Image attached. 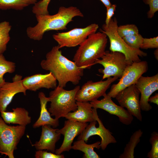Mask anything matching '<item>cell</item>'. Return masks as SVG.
Masks as SVG:
<instances>
[{
  "mask_svg": "<svg viewBox=\"0 0 158 158\" xmlns=\"http://www.w3.org/2000/svg\"><path fill=\"white\" fill-rule=\"evenodd\" d=\"M154 54L155 58L158 59V48H157L154 52Z\"/></svg>",
  "mask_w": 158,
  "mask_h": 158,
  "instance_id": "obj_37",
  "label": "cell"
},
{
  "mask_svg": "<svg viewBox=\"0 0 158 158\" xmlns=\"http://www.w3.org/2000/svg\"><path fill=\"white\" fill-rule=\"evenodd\" d=\"M149 141L151 145V150L147 154L149 158H158V133L153 131L151 134Z\"/></svg>",
  "mask_w": 158,
  "mask_h": 158,
  "instance_id": "obj_30",
  "label": "cell"
},
{
  "mask_svg": "<svg viewBox=\"0 0 158 158\" xmlns=\"http://www.w3.org/2000/svg\"><path fill=\"white\" fill-rule=\"evenodd\" d=\"M107 41V35L100 31L90 35L79 45L73 61L79 67L90 69L104 54Z\"/></svg>",
  "mask_w": 158,
  "mask_h": 158,
  "instance_id": "obj_3",
  "label": "cell"
},
{
  "mask_svg": "<svg viewBox=\"0 0 158 158\" xmlns=\"http://www.w3.org/2000/svg\"><path fill=\"white\" fill-rule=\"evenodd\" d=\"M117 32L122 38L132 35L139 34V30L137 26L134 24H126L118 27Z\"/></svg>",
  "mask_w": 158,
  "mask_h": 158,
  "instance_id": "obj_27",
  "label": "cell"
},
{
  "mask_svg": "<svg viewBox=\"0 0 158 158\" xmlns=\"http://www.w3.org/2000/svg\"><path fill=\"white\" fill-rule=\"evenodd\" d=\"M22 82L27 90L34 92L42 88L54 89L57 86V80L51 72L27 76L22 79Z\"/></svg>",
  "mask_w": 158,
  "mask_h": 158,
  "instance_id": "obj_17",
  "label": "cell"
},
{
  "mask_svg": "<svg viewBox=\"0 0 158 158\" xmlns=\"http://www.w3.org/2000/svg\"><path fill=\"white\" fill-rule=\"evenodd\" d=\"M16 68L14 62L6 60L3 54H0V88L6 82L4 78V74L14 73Z\"/></svg>",
  "mask_w": 158,
  "mask_h": 158,
  "instance_id": "obj_26",
  "label": "cell"
},
{
  "mask_svg": "<svg viewBox=\"0 0 158 158\" xmlns=\"http://www.w3.org/2000/svg\"><path fill=\"white\" fill-rule=\"evenodd\" d=\"M118 78L117 77H110L104 81H87L78 91L75 97L76 101L90 102L98 99L106 94V91L111 84Z\"/></svg>",
  "mask_w": 158,
  "mask_h": 158,
  "instance_id": "obj_10",
  "label": "cell"
},
{
  "mask_svg": "<svg viewBox=\"0 0 158 158\" xmlns=\"http://www.w3.org/2000/svg\"><path fill=\"white\" fill-rule=\"evenodd\" d=\"M104 5L106 8L110 7L112 4L109 0H100Z\"/></svg>",
  "mask_w": 158,
  "mask_h": 158,
  "instance_id": "obj_36",
  "label": "cell"
},
{
  "mask_svg": "<svg viewBox=\"0 0 158 158\" xmlns=\"http://www.w3.org/2000/svg\"><path fill=\"white\" fill-rule=\"evenodd\" d=\"M80 88L78 85L73 89L67 90L58 85L50 92L48 98L50 104L48 110L51 116L59 119L75 111L77 108L76 95Z\"/></svg>",
  "mask_w": 158,
  "mask_h": 158,
  "instance_id": "obj_4",
  "label": "cell"
},
{
  "mask_svg": "<svg viewBox=\"0 0 158 158\" xmlns=\"http://www.w3.org/2000/svg\"><path fill=\"white\" fill-rule=\"evenodd\" d=\"M126 44L130 47L135 49H140L143 37L139 33L125 37L122 38Z\"/></svg>",
  "mask_w": 158,
  "mask_h": 158,
  "instance_id": "obj_28",
  "label": "cell"
},
{
  "mask_svg": "<svg viewBox=\"0 0 158 158\" xmlns=\"http://www.w3.org/2000/svg\"><path fill=\"white\" fill-rule=\"evenodd\" d=\"M149 102L158 105V93H155V95L151 97H150L148 99Z\"/></svg>",
  "mask_w": 158,
  "mask_h": 158,
  "instance_id": "obj_35",
  "label": "cell"
},
{
  "mask_svg": "<svg viewBox=\"0 0 158 158\" xmlns=\"http://www.w3.org/2000/svg\"><path fill=\"white\" fill-rule=\"evenodd\" d=\"M99 25L93 23L83 28H76L65 32L53 35L60 49L64 47H73L79 45L91 34L96 32Z\"/></svg>",
  "mask_w": 158,
  "mask_h": 158,
  "instance_id": "obj_9",
  "label": "cell"
},
{
  "mask_svg": "<svg viewBox=\"0 0 158 158\" xmlns=\"http://www.w3.org/2000/svg\"><path fill=\"white\" fill-rule=\"evenodd\" d=\"M26 127L8 125L0 117V154L14 158V152L25 134Z\"/></svg>",
  "mask_w": 158,
  "mask_h": 158,
  "instance_id": "obj_6",
  "label": "cell"
},
{
  "mask_svg": "<svg viewBox=\"0 0 158 158\" xmlns=\"http://www.w3.org/2000/svg\"><path fill=\"white\" fill-rule=\"evenodd\" d=\"M96 121L90 122L82 132L78 136L77 140L82 139L87 142L89 138L94 135H98L101 138V148L104 150L111 143H115L116 140L112 133L107 129L99 117L97 109L95 111Z\"/></svg>",
  "mask_w": 158,
  "mask_h": 158,
  "instance_id": "obj_12",
  "label": "cell"
},
{
  "mask_svg": "<svg viewBox=\"0 0 158 158\" xmlns=\"http://www.w3.org/2000/svg\"><path fill=\"white\" fill-rule=\"evenodd\" d=\"M40 104V111L39 117L33 124V127L36 128L45 125H49L54 128L59 126V120L51 117L50 114L47 108V104L49 102L48 97L44 93L40 92L38 95Z\"/></svg>",
  "mask_w": 158,
  "mask_h": 158,
  "instance_id": "obj_20",
  "label": "cell"
},
{
  "mask_svg": "<svg viewBox=\"0 0 158 158\" xmlns=\"http://www.w3.org/2000/svg\"><path fill=\"white\" fill-rule=\"evenodd\" d=\"M140 92L135 84L122 90L115 98L122 107L125 108L130 113L140 121L142 116L140 106Z\"/></svg>",
  "mask_w": 158,
  "mask_h": 158,
  "instance_id": "obj_11",
  "label": "cell"
},
{
  "mask_svg": "<svg viewBox=\"0 0 158 158\" xmlns=\"http://www.w3.org/2000/svg\"><path fill=\"white\" fill-rule=\"evenodd\" d=\"M101 58L97 60L94 65L99 64L104 67L103 69H99L103 74L102 80L112 76L120 78L129 65L125 55L118 52L106 51Z\"/></svg>",
  "mask_w": 158,
  "mask_h": 158,
  "instance_id": "obj_7",
  "label": "cell"
},
{
  "mask_svg": "<svg viewBox=\"0 0 158 158\" xmlns=\"http://www.w3.org/2000/svg\"><path fill=\"white\" fill-rule=\"evenodd\" d=\"M12 110L13 111H4L1 112V117L6 123L17 124L26 127L31 123V117L25 109L16 107Z\"/></svg>",
  "mask_w": 158,
  "mask_h": 158,
  "instance_id": "obj_21",
  "label": "cell"
},
{
  "mask_svg": "<svg viewBox=\"0 0 158 158\" xmlns=\"http://www.w3.org/2000/svg\"><path fill=\"white\" fill-rule=\"evenodd\" d=\"M147 62L145 61L133 62L126 68L119 82L113 85L107 95L115 98L117 94L125 88L134 84L148 70Z\"/></svg>",
  "mask_w": 158,
  "mask_h": 158,
  "instance_id": "obj_8",
  "label": "cell"
},
{
  "mask_svg": "<svg viewBox=\"0 0 158 158\" xmlns=\"http://www.w3.org/2000/svg\"><path fill=\"white\" fill-rule=\"evenodd\" d=\"M11 28L9 22L5 21L0 23V54L6 50L7 45L10 39L9 33Z\"/></svg>",
  "mask_w": 158,
  "mask_h": 158,
  "instance_id": "obj_25",
  "label": "cell"
},
{
  "mask_svg": "<svg viewBox=\"0 0 158 158\" xmlns=\"http://www.w3.org/2000/svg\"><path fill=\"white\" fill-rule=\"evenodd\" d=\"M103 97V98L100 100L97 99L90 102L93 108L100 109L116 116L123 124L128 125L131 123L133 117L127 109L116 104L112 100V98L107 94Z\"/></svg>",
  "mask_w": 158,
  "mask_h": 158,
  "instance_id": "obj_14",
  "label": "cell"
},
{
  "mask_svg": "<svg viewBox=\"0 0 158 158\" xmlns=\"http://www.w3.org/2000/svg\"><path fill=\"white\" fill-rule=\"evenodd\" d=\"M37 1V0H0V9L21 11Z\"/></svg>",
  "mask_w": 158,
  "mask_h": 158,
  "instance_id": "obj_24",
  "label": "cell"
},
{
  "mask_svg": "<svg viewBox=\"0 0 158 158\" xmlns=\"http://www.w3.org/2000/svg\"><path fill=\"white\" fill-rule=\"evenodd\" d=\"M50 125L42 126V130L40 139L32 146L37 150H45L54 153L56 150V144L60 139L61 135L57 132L58 129L51 127Z\"/></svg>",
  "mask_w": 158,
  "mask_h": 158,
  "instance_id": "obj_18",
  "label": "cell"
},
{
  "mask_svg": "<svg viewBox=\"0 0 158 158\" xmlns=\"http://www.w3.org/2000/svg\"><path fill=\"white\" fill-rule=\"evenodd\" d=\"M77 109L70 112L63 117L67 119L83 123L96 121L95 111L97 109L93 108L89 102L76 101Z\"/></svg>",
  "mask_w": 158,
  "mask_h": 158,
  "instance_id": "obj_19",
  "label": "cell"
},
{
  "mask_svg": "<svg viewBox=\"0 0 158 158\" xmlns=\"http://www.w3.org/2000/svg\"><path fill=\"white\" fill-rule=\"evenodd\" d=\"M116 7V5L112 4L110 7L107 8L106 17L105 20V24L106 25H108L112 19V17L114 14Z\"/></svg>",
  "mask_w": 158,
  "mask_h": 158,
  "instance_id": "obj_34",
  "label": "cell"
},
{
  "mask_svg": "<svg viewBox=\"0 0 158 158\" xmlns=\"http://www.w3.org/2000/svg\"><path fill=\"white\" fill-rule=\"evenodd\" d=\"M76 16L83 17L84 15L78 8L73 6H61L57 13L53 15H36L37 23L33 27L27 28V35L30 39L40 40L46 32L66 30L68 24Z\"/></svg>",
  "mask_w": 158,
  "mask_h": 158,
  "instance_id": "obj_2",
  "label": "cell"
},
{
  "mask_svg": "<svg viewBox=\"0 0 158 158\" xmlns=\"http://www.w3.org/2000/svg\"><path fill=\"white\" fill-rule=\"evenodd\" d=\"M88 124L70 120L66 121L63 127L56 130L57 132L63 135L64 139L60 147L56 149L55 153L60 154L64 152H69L71 149L74 139L82 132Z\"/></svg>",
  "mask_w": 158,
  "mask_h": 158,
  "instance_id": "obj_13",
  "label": "cell"
},
{
  "mask_svg": "<svg viewBox=\"0 0 158 158\" xmlns=\"http://www.w3.org/2000/svg\"><path fill=\"white\" fill-rule=\"evenodd\" d=\"M35 156L36 158H64L63 154H57L51 152H48L44 150H37L35 152Z\"/></svg>",
  "mask_w": 158,
  "mask_h": 158,
  "instance_id": "obj_33",
  "label": "cell"
},
{
  "mask_svg": "<svg viewBox=\"0 0 158 158\" xmlns=\"http://www.w3.org/2000/svg\"><path fill=\"white\" fill-rule=\"evenodd\" d=\"M22 76L16 74L13 78L12 82H6L0 88V112L6 111L15 95L23 93L26 95L27 90L22 82Z\"/></svg>",
  "mask_w": 158,
  "mask_h": 158,
  "instance_id": "obj_16",
  "label": "cell"
},
{
  "mask_svg": "<svg viewBox=\"0 0 158 158\" xmlns=\"http://www.w3.org/2000/svg\"><path fill=\"white\" fill-rule=\"evenodd\" d=\"M60 49L58 45L53 47L41 61L40 66L54 75L59 86L64 88L69 82L76 85L83 76L84 69L63 56Z\"/></svg>",
  "mask_w": 158,
  "mask_h": 158,
  "instance_id": "obj_1",
  "label": "cell"
},
{
  "mask_svg": "<svg viewBox=\"0 0 158 158\" xmlns=\"http://www.w3.org/2000/svg\"><path fill=\"white\" fill-rule=\"evenodd\" d=\"M95 148L98 149L101 148L100 142L97 141L92 144H88L84 140L80 139L74 142L71 147V149L83 152L84 158H100V156L94 151Z\"/></svg>",
  "mask_w": 158,
  "mask_h": 158,
  "instance_id": "obj_22",
  "label": "cell"
},
{
  "mask_svg": "<svg viewBox=\"0 0 158 158\" xmlns=\"http://www.w3.org/2000/svg\"><path fill=\"white\" fill-rule=\"evenodd\" d=\"M143 134L140 129L135 131L131 135L129 141L126 144L123 152L119 156V158H134V150L140 141Z\"/></svg>",
  "mask_w": 158,
  "mask_h": 158,
  "instance_id": "obj_23",
  "label": "cell"
},
{
  "mask_svg": "<svg viewBox=\"0 0 158 158\" xmlns=\"http://www.w3.org/2000/svg\"><path fill=\"white\" fill-rule=\"evenodd\" d=\"M141 94L140 99L141 110L148 111L152 109L148 100L151 95L158 90V74L150 77L141 76L135 84Z\"/></svg>",
  "mask_w": 158,
  "mask_h": 158,
  "instance_id": "obj_15",
  "label": "cell"
},
{
  "mask_svg": "<svg viewBox=\"0 0 158 158\" xmlns=\"http://www.w3.org/2000/svg\"><path fill=\"white\" fill-rule=\"evenodd\" d=\"M140 48L143 49L158 48V37L152 38H144Z\"/></svg>",
  "mask_w": 158,
  "mask_h": 158,
  "instance_id": "obj_31",
  "label": "cell"
},
{
  "mask_svg": "<svg viewBox=\"0 0 158 158\" xmlns=\"http://www.w3.org/2000/svg\"><path fill=\"white\" fill-rule=\"evenodd\" d=\"M143 1L149 6L150 9L147 13L148 18H152L155 13L158 11V0H143Z\"/></svg>",
  "mask_w": 158,
  "mask_h": 158,
  "instance_id": "obj_32",
  "label": "cell"
},
{
  "mask_svg": "<svg viewBox=\"0 0 158 158\" xmlns=\"http://www.w3.org/2000/svg\"><path fill=\"white\" fill-rule=\"evenodd\" d=\"M117 23L116 19L114 18L111 19L108 25L105 24L103 25L102 29L99 30L100 31L105 34L109 39L110 50L123 54L129 65L133 62L140 61L141 60L139 56H146L147 53L140 49L132 48L126 44L118 33Z\"/></svg>",
  "mask_w": 158,
  "mask_h": 158,
  "instance_id": "obj_5",
  "label": "cell"
},
{
  "mask_svg": "<svg viewBox=\"0 0 158 158\" xmlns=\"http://www.w3.org/2000/svg\"><path fill=\"white\" fill-rule=\"evenodd\" d=\"M51 0H41L39 1H37L32 7V13L35 15L49 14L48 8Z\"/></svg>",
  "mask_w": 158,
  "mask_h": 158,
  "instance_id": "obj_29",
  "label": "cell"
}]
</instances>
